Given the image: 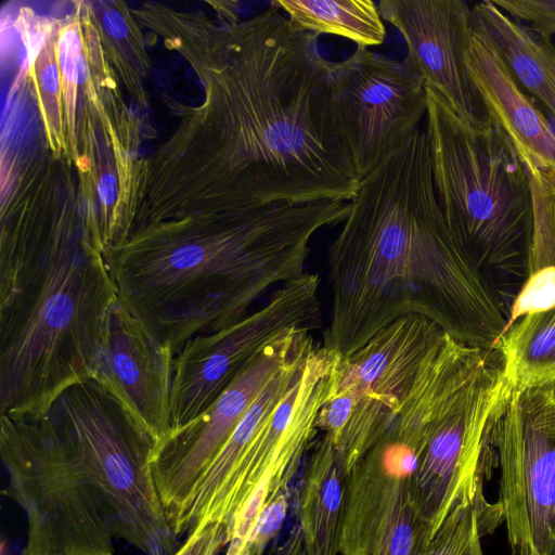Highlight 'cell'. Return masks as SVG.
I'll list each match as a JSON object with an SVG mask.
<instances>
[{"label": "cell", "instance_id": "cell-3", "mask_svg": "<svg viewBox=\"0 0 555 555\" xmlns=\"http://www.w3.org/2000/svg\"><path fill=\"white\" fill-rule=\"evenodd\" d=\"M349 202L234 210L194 233H150L105 255L119 301L175 356L191 338L228 327L278 284L304 275L310 242L341 223Z\"/></svg>", "mask_w": 555, "mask_h": 555}, {"label": "cell", "instance_id": "cell-15", "mask_svg": "<svg viewBox=\"0 0 555 555\" xmlns=\"http://www.w3.org/2000/svg\"><path fill=\"white\" fill-rule=\"evenodd\" d=\"M175 358L170 346L149 332L117 297L92 378L124 406L155 448L171 431Z\"/></svg>", "mask_w": 555, "mask_h": 555}, {"label": "cell", "instance_id": "cell-16", "mask_svg": "<svg viewBox=\"0 0 555 555\" xmlns=\"http://www.w3.org/2000/svg\"><path fill=\"white\" fill-rule=\"evenodd\" d=\"M382 18L402 35L406 56L425 80L463 118L487 115L469 78L464 52L472 8L463 0H382Z\"/></svg>", "mask_w": 555, "mask_h": 555}, {"label": "cell", "instance_id": "cell-13", "mask_svg": "<svg viewBox=\"0 0 555 555\" xmlns=\"http://www.w3.org/2000/svg\"><path fill=\"white\" fill-rule=\"evenodd\" d=\"M332 105L361 182L420 128L426 83L408 56L397 61L357 47L333 63Z\"/></svg>", "mask_w": 555, "mask_h": 555}, {"label": "cell", "instance_id": "cell-19", "mask_svg": "<svg viewBox=\"0 0 555 555\" xmlns=\"http://www.w3.org/2000/svg\"><path fill=\"white\" fill-rule=\"evenodd\" d=\"M346 487L343 459L322 435L312 447L299 492L298 525L305 555H339Z\"/></svg>", "mask_w": 555, "mask_h": 555}, {"label": "cell", "instance_id": "cell-5", "mask_svg": "<svg viewBox=\"0 0 555 555\" xmlns=\"http://www.w3.org/2000/svg\"><path fill=\"white\" fill-rule=\"evenodd\" d=\"M426 94L425 131L440 210L506 308L505 296L514 301L529 271L533 202L528 175L511 139L488 114L469 121L434 89L426 87Z\"/></svg>", "mask_w": 555, "mask_h": 555}, {"label": "cell", "instance_id": "cell-26", "mask_svg": "<svg viewBox=\"0 0 555 555\" xmlns=\"http://www.w3.org/2000/svg\"><path fill=\"white\" fill-rule=\"evenodd\" d=\"M555 305V269H545L529 274L508 313L507 323ZM507 325V324H506Z\"/></svg>", "mask_w": 555, "mask_h": 555}, {"label": "cell", "instance_id": "cell-8", "mask_svg": "<svg viewBox=\"0 0 555 555\" xmlns=\"http://www.w3.org/2000/svg\"><path fill=\"white\" fill-rule=\"evenodd\" d=\"M435 410L404 399L388 428L347 475L339 555H420L433 538L413 493V475Z\"/></svg>", "mask_w": 555, "mask_h": 555}, {"label": "cell", "instance_id": "cell-11", "mask_svg": "<svg viewBox=\"0 0 555 555\" xmlns=\"http://www.w3.org/2000/svg\"><path fill=\"white\" fill-rule=\"evenodd\" d=\"M318 274L305 273L280 285L266 304L236 323L188 340L175 358L171 433L208 409L249 362L292 328L320 326ZM169 434V435H170Z\"/></svg>", "mask_w": 555, "mask_h": 555}, {"label": "cell", "instance_id": "cell-7", "mask_svg": "<svg viewBox=\"0 0 555 555\" xmlns=\"http://www.w3.org/2000/svg\"><path fill=\"white\" fill-rule=\"evenodd\" d=\"M9 494L24 511L22 555H114V533L64 438L46 415L1 416Z\"/></svg>", "mask_w": 555, "mask_h": 555}, {"label": "cell", "instance_id": "cell-17", "mask_svg": "<svg viewBox=\"0 0 555 555\" xmlns=\"http://www.w3.org/2000/svg\"><path fill=\"white\" fill-rule=\"evenodd\" d=\"M464 59L486 113L514 144L532 197L555 192V129L520 87L493 41L473 20Z\"/></svg>", "mask_w": 555, "mask_h": 555}, {"label": "cell", "instance_id": "cell-12", "mask_svg": "<svg viewBox=\"0 0 555 555\" xmlns=\"http://www.w3.org/2000/svg\"><path fill=\"white\" fill-rule=\"evenodd\" d=\"M511 397L495 361L438 414L413 475L415 502L433 537L457 504L482 490L494 428Z\"/></svg>", "mask_w": 555, "mask_h": 555}, {"label": "cell", "instance_id": "cell-21", "mask_svg": "<svg viewBox=\"0 0 555 555\" xmlns=\"http://www.w3.org/2000/svg\"><path fill=\"white\" fill-rule=\"evenodd\" d=\"M492 352L512 395L555 385V305L507 323Z\"/></svg>", "mask_w": 555, "mask_h": 555}, {"label": "cell", "instance_id": "cell-14", "mask_svg": "<svg viewBox=\"0 0 555 555\" xmlns=\"http://www.w3.org/2000/svg\"><path fill=\"white\" fill-rule=\"evenodd\" d=\"M310 334L292 328L271 341L208 409L154 449L151 468L171 529L250 404Z\"/></svg>", "mask_w": 555, "mask_h": 555}, {"label": "cell", "instance_id": "cell-30", "mask_svg": "<svg viewBox=\"0 0 555 555\" xmlns=\"http://www.w3.org/2000/svg\"><path fill=\"white\" fill-rule=\"evenodd\" d=\"M273 555H305L302 534L298 524L294 526L286 539L280 543Z\"/></svg>", "mask_w": 555, "mask_h": 555}, {"label": "cell", "instance_id": "cell-2", "mask_svg": "<svg viewBox=\"0 0 555 555\" xmlns=\"http://www.w3.org/2000/svg\"><path fill=\"white\" fill-rule=\"evenodd\" d=\"M233 210L350 202L360 180L332 105L333 62L319 35L269 9L233 31Z\"/></svg>", "mask_w": 555, "mask_h": 555}, {"label": "cell", "instance_id": "cell-27", "mask_svg": "<svg viewBox=\"0 0 555 555\" xmlns=\"http://www.w3.org/2000/svg\"><path fill=\"white\" fill-rule=\"evenodd\" d=\"M493 3L545 40L555 35V0H494Z\"/></svg>", "mask_w": 555, "mask_h": 555}, {"label": "cell", "instance_id": "cell-20", "mask_svg": "<svg viewBox=\"0 0 555 555\" xmlns=\"http://www.w3.org/2000/svg\"><path fill=\"white\" fill-rule=\"evenodd\" d=\"M472 20L493 41L520 87L543 104L555 129V44L490 0L472 8Z\"/></svg>", "mask_w": 555, "mask_h": 555}, {"label": "cell", "instance_id": "cell-23", "mask_svg": "<svg viewBox=\"0 0 555 555\" xmlns=\"http://www.w3.org/2000/svg\"><path fill=\"white\" fill-rule=\"evenodd\" d=\"M502 520L499 503H489L480 490L456 505L420 555H481V537Z\"/></svg>", "mask_w": 555, "mask_h": 555}, {"label": "cell", "instance_id": "cell-10", "mask_svg": "<svg viewBox=\"0 0 555 555\" xmlns=\"http://www.w3.org/2000/svg\"><path fill=\"white\" fill-rule=\"evenodd\" d=\"M493 447L512 555H555V388L513 393Z\"/></svg>", "mask_w": 555, "mask_h": 555}, {"label": "cell", "instance_id": "cell-34", "mask_svg": "<svg viewBox=\"0 0 555 555\" xmlns=\"http://www.w3.org/2000/svg\"><path fill=\"white\" fill-rule=\"evenodd\" d=\"M77 85H83L89 78V65L86 57L80 54L76 67Z\"/></svg>", "mask_w": 555, "mask_h": 555}, {"label": "cell", "instance_id": "cell-35", "mask_svg": "<svg viewBox=\"0 0 555 555\" xmlns=\"http://www.w3.org/2000/svg\"><path fill=\"white\" fill-rule=\"evenodd\" d=\"M0 555H11L10 544L5 537L1 538Z\"/></svg>", "mask_w": 555, "mask_h": 555}, {"label": "cell", "instance_id": "cell-32", "mask_svg": "<svg viewBox=\"0 0 555 555\" xmlns=\"http://www.w3.org/2000/svg\"><path fill=\"white\" fill-rule=\"evenodd\" d=\"M103 25L106 33L115 39H121L128 33L125 18L115 10H109L104 14Z\"/></svg>", "mask_w": 555, "mask_h": 555}, {"label": "cell", "instance_id": "cell-36", "mask_svg": "<svg viewBox=\"0 0 555 555\" xmlns=\"http://www.w3.org/2000/svg\"><path fill=\"white\" fill-rule=\"evenodd\" d=\"M554 388H555V385H554Z\"/></svg>", "mask_w": 555, "mask_h": 555}, {"label": "cell", "instance_id": "cell-29", "mask_svg": "<svg viewBox=\"0 0 555 555\" xmlns=\"http://www.w3.org/2000/svg\"><path fill=\"white\" fill-rule=\"evenodd\" d=\"M81 38L74 27L66 28L57 43L59 63L67 82L77 85L76 67L81 54Z\"/></svg>", "mask_w": 555, "mask_h": 555}, {"label": "cell", "instance_id": "cell-18", "mask_svg": "<svg viewBox=\"0 0 555 555\" xmlns=\"http://www.w3.org/2000/svg\"><path fill=\"white\" fill-rule=\"evenodd\" d=\"M308 336L271 377L218 451L172 530L177 538L209 522L224 525L231 538L238 474L250 443L267 416L280 404L315 346Z\"/></svg>", "mask_w": 555, "mask_h": 555}, {"label": "cell", "instance_id": "cell-25", "mask_svg": "<svg viewBox=\"0 0 555 555\" xmlns=\"http://www.w3.org/2000/svg\"><path fill=\"white\" fill-rule=\"evenodd\" d=\"M531 260L538 268H555V192L533 197Z\"/></svg>", "mask_w": 555, "mask_h": 555}, {"label": "cell", "instance_id": "cell-24", "mask_svg": "<svg viewBox=\"0 0 555 555\" xmlns=\"http://www.w3.org/2000/svg\"><path fill=\"white\" fill-rule=\"evenodd\" d=\"M291 487H285L269 498L255 521L241 555H263L266 547L279 534L287 515Z\"/></svg>", "mask_w": 555, "mask_h": 555}, {"label": "cell", "instance_id": "cell-6", "mask_svg": "<svg viewBox=\"0 0 555 555\" xmlns=\"http://www.w3.org/2000/svg\"><path fill=\"white\" fill-rule=\"evenodd\" d=\"M57 428L115 537L144 555H173L178 538L159 500L155 444L93 378L62 391L43 413Z\"/></svg>", "mask_w": 555, "mask_h": 555}, {"label": "cell", "instance_id": "cell-33", "mask_svg": "<svg viewBox=\"0 0 555 555\" xmlns=\"http://www.w3.org/2000/svg\"><path fill=\"white\" fill-rule=\"evenodd\" d=\"M40 82L47 93H55L60 88V74L57 66L50 62L40 73Z\"/></svg>", "mask_w": 555, "mask_h": 555}, {"label": "cell", "instance_id": "cell-9", "mask_svg": "<svg viewBox=\"0 0 555 555\" xmlns=\"http://www.w3.org/2000/svg\"><path fill=\"white\" fill-rule=\"evenodd\" d=\"M444 334L425 317L405 315L339 358L318 428L340 454L347 475L388 428Z\"/></svg>", "mask_w": 555, "mask_h": 555}, {"label": "cell", "instance_id": "cell-4", "mask_svg": "<svg viewBox=\"0 0 555 555\" xmlns=\"http://www.w3.org/2000/svg\"><path fill=\"white\" fill-rule=\"evenodd\" d=\"M10 238L0 261V412L35 418L92 378L117 291L98 242Z\"/></svg>", "mask_w": 555, "mask_h": 555}, {"label": "cell", "instance_id": "cell-28", "mask_svg": "<svg viewBox=\"0 0 555 555\" xmlns=\"http://www.w3.org/2000/svg\"><path fill=\"white\" fill-rule=\"evenodd\" d=\"M230 542L228 528L209 522L195 528L173 555H218Z\"/></svg>", "mask_w": 555, "mask_h": 555}, {"label": "cell", "instance_id": "cell-31", "mask_svg": "<svg viewBox=\"0 0 555 555\" xmlns=\"http://www.w3.org/2000/svg\"><path fill=\"white\" fill-rule=\"evenodd\" d=\"M118 195V186L116 177L107 172L103 175L98 183V196L102 205L112 206Z\"/></svg>", "mask_w": 555, "mask_h": 555}, {"label": "cell", "instance_id": "cell-22", "mask_svg": "<svg viewBox=\"0 0 555 555\" xmlns=\"http://www.w3.org/2000/svg\"><path fill=\"white\" fill-rule=\"evenodd\" d=\"M298 30L346 38L358 47L379 46L386 27L372 0H273Z\"/></svg>", "mask_w": 555, "mask_h": 555}, {"label": "cell", "instance_id": "cell-1", "mask_svg": "<svg viewBox=\"0 0 555 555\" xmlns=\"http://www.w3.org/2000/svg\"><path fill=\"white\" fill-rule=\"evenodd\" d=\"M326 267L332 310L322 345L341 358L405 315L486 351L507 324L501 296L447 225L421 128L361 180Z\"/></svg>", "mask_w": 555, "mask_h": 555}]
</instances>
